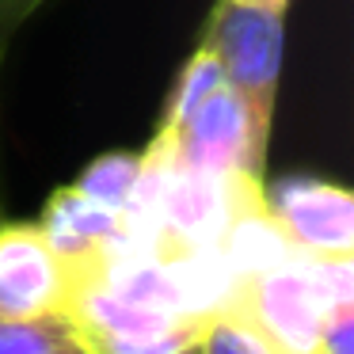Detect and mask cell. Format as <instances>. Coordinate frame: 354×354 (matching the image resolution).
Wrapping results in <instances>:
<instances>
[{
	"label": "cell",
	"instance_id": "cell-9",
	"mask_svg": "<svg viewBox=\"0 0 354 354\" xmlns=\"http://www.w3.org/2000/svg\"><path fill=\"white\" fill-rule=\"evenodd\" d=\"M198 351L202 354H278L270 346V339L232 305L217 308V313H209L202 320Z\"/></svg>",
	"mask_w": 354,
	"mask_h": 354
},
{
	"label": "cell",
	"instance_id": "cell-2",
	"mask_svg": "<svg viewBox=\"0 0 354 354\" xmlns=\"http://www.w3.org/2000/svg\"><path fill=\"white\" fill-rule=\"evenodd\" d=\"M354 305V255L282 252L240 282L232 308L248 316L278 354L320 351V331L335 308Z\"/></svg>",
	"mask_w": 354,
	"mask_h": 354
},
{
	"label": "cell",
	"instance_id": "cell-5",
	"mask_svg": "<svg viewBox=\"0 0 354 354\" xmlns=\"http://www.w3.org/2000/svg\"><path fill=\"white\" fill-rule=\"evenodd\" d=\"M69 267L39 225L0 221V320L65 313Z\"/></svg>",
	"mask_w": 354,
	"mask_h": 354
},
{
	"label": "cell",
	"instance_id": "cell-11",
	"mask_svg": "<svg viewBox=\"0 0 354 354\" xmlns=\"http://www.w3.org/2000/svg\"><path fill=\"white\" fill-rule=\"evenodd\" d=\"M232 4H248V8H286L290 0H232Z\"/></svg>",
	"mask_w": 354,
	"mask_h": 354
},
{
	"label": "cell",
	"instance_id": "cell-1",
	"mask_svg": "<svg viewBox=\"0 0 354 354\" xmlns=\"http://www.w3.org/2000/svg\"><path fill=\"white\" fill-rule=\"evenodd\" d=\"M156 141L176 164L206 176H259L267 156V141H259L240 92L206 46L179 73Z\"/></svg>",
	"mask_w": 354,
	"mask_h": 354
},
{
	"label": "cell",
	"instance_id": "cell-8",
	"mask_svg": "<svg viewBox=\"0 0 354 354\" xmlns=\"http://www.w3.org/2000/svg\"><path fill=\"white\" fill-rule=\"evenodd\" d=\"M138 168H141V153H103L88 164L84 171L77 176V191L88 194L92 202L100 206H111V209H122L126 198L133 191V179H138Z\"/></svg>",
	"mask_w": 354,
	"mask_h": 354
},
{
	"label": "cell",
	"instance_id": "cell-10",
	"mask_svg": "<svg viewBox=\"0 0 354 354\" xmlns=\"http://www.w3.org/2000/svg\"><path fill=\"white\" fill-rule=\"evenodd\" d=\"M39 0H0V16L4 19H19L27 16V8H35Z\"/></svg>",
	"mask_w": 354,
	"mask_h": 354
},
{
	"label": "cell",
	"instance_id": "cell-7",
	"mask_svg": "<svg viewBox=\"0 0 354 354\" xmlns=\"http://www.w3.org/2000/svg\"><path fill=\"white\" fill-rule=\"evenodd\" d=\"M0 354H92L69 313L0 320Z\"/></svg>",
	"mask_w": 354,
	"mask_h": 354
},
{
	"label": "cell",
	"instance_id": "cell-12",
	"mask_svg": "<svg viewBox=\"0 0 354 354\" xmlns=\"http://www.w3.org/2000/svg\"><path fill=\"white\" fill-rule=\"evenodd\" d=\"M179 354H202V351H198V339H194V343L187 346V351H179Z\"/></svg>",
	"mask_w": 354,
	"mask_h": 354
},
{
	"label": "cell",
	"instance_id": "cell-4",
	"mask_svg": "<svg viewBox=\"0 0 354 354\" xmlns=\"http://www.w3.org/2000/svg\"><path fill=\"white\" fill-rule=\"evenodd\" d=\"M263 202L293 252L305 255H354V194L331 179L293 176L267 191Z\"/></svg>",
	"mask_w": 354,
	"mask_h": 354
},
{
	"label": "cell",
	"instance_id": "cell-13",
	"mask_svg": "<svg viewBox=\"0 0 354 354\" xmlns=\"http://www.w3.org/2000/svg\"><path fill=\"white\" fill-rule=\"evenodd\" d=\"M313 354H328V351H313Z\"/></svg>",
	"mask_w": 354,
	"mask_h": 354
},
{
	"label": "cell",
	"instance_id": "cell-3",
	"mask_svg": "<svg viewBox=\"0 0 354 354\" xmlns=\"http://www.w3.org/2000/svg\"><path fill=\"white\" fill-rule=\"evenodd\" d=\"M202 46L217 57L225 80L240 92L259 141H270V118L282 80L286 8H248V4L217 0Z\"/></svg>",
	"mask_w": 354,
	"mask_h": 354
},
{
	"label": "cell",
	"instance_id": "cell-6",
	"mask_svg": "<svg viewBox=\"0 0 354 354\" xmlns=\"http://www.w3.org/2000/svg\"><path fill=\"white\" fill-rule=\"evenodd\" d=\"M39 229H42V236L50 240V248L65 259L69 278L92 270L95 263L115 252L126 236L122 209L100 206V202H92L88 194H80L77 187H65V191L50 194Z\"/></svg>",
	"mask_w": 354,
	"mask_h": 354
}]
</instances>
